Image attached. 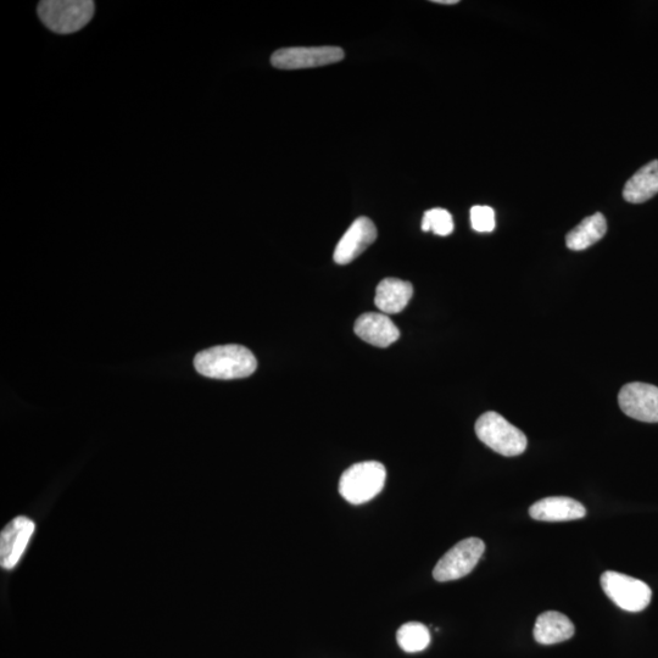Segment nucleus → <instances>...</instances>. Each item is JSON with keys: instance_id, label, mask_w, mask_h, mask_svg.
Listing matches in <instances>:
<instances>
[{"instance_id": "nucleus-10", "label": "nucleus", "mask_w": 658, "mask_h": 658, "mask_svg": "<svg viewBox=\"0 0 658 658\" xmlns=\"http://www.w3.org/2000/svg\"><path fill=\"white\" fill-rule=\"evenodd\" d=\"M377 228L368 217H359L340 239L333 259L338 265H348L358 259L370 245L376 242Z\"/></svg>"}, {"instance_id": "nucleus-13", "label": "nucleus", "mask_w": 658, "mask_h": 658, "mask_svg": "<svg viewBox=\"0 0 658 658\" xmlns=\"http://www.w3.org/2000/svg\"><path fill=\"white\" fill-rule=\"evenodd\" d=\"M576 628L563 613L548 611L538 617L534 626V639L542 645H554L570 640Z\"/></svg>"}, {"instance_id": "nucleus-12", "label": "nucleus", "mask_w": 658, "mask_h": 658, "mask_svg": "<svg viewBox=\"0 0 658 658\" xmlns=\"http://www.w3.org/2000/svg\"><path fill=\"white\" fill-rule=\"evenodd\" d=\"M529 515L537 521L567 522L581 520L587 515V510L577 500L566 496H551L532 505Z\"/></svg>"}, {"instance_id": "nucleus-1", "label": "nucleus", "mask_w": 658, "mask_h": 658, "mask_svg": "<svg viewBox=\"0 0 658 658\" xmlns=\"http://www.w3.org/2000/svg\"><path fill=\"white\" fill-rule=\"evenodd\" d=\"M194 366L204 377L228 381L252 376L258 361L248 348L231 344L200 351L195 356Z\"/></svg>"}, {"instance_id": "nucleus-15", "label": "nucleus", "mask_w": 658, "mask_h": 658, "mask_svg": "<svg viewBox=\"0 0 658 658\" xmlns=\"http://www.w3.org/2000/svg\"><path fill=\"white\" fill-rule=\"evenodd\" d=\"M658 194V160L650 161L626 183L623 198L628 203L641 204L648 202Z\"/></svg>"}, {"instance_id": "nucleus-16", "label": "nucleus", "mask_w": 658, "mask_h": 658, "mask_svg": "<svg viewBox=\"0 0 658 658\" xmlns=\"http://www.w3.org/2000/svg\"><path fill=\"white\" fill-rule=\"evenodd\" d=\"M607 222L605 216L596 213L584 219L577 227L567 234L566 244L574 252L588 249L605 237Z\"/></svg>"}, {"instance_id": "nucleus-9", "label": "nucleus", "mask_w": 658, "mask_h": 658, "mask_svg": "<svg viewBox=\"0 0 658 658\" xmlns=\"http://www.w3.org/2000/svg\"><path fill=\"white\" fill-rule=\"evenodd\" d=\"M35 529V523L22 516L5 526L0 534V565L4 570H11L18 565Z\"/></svg>"}, {"instance_id": "nucleus-7", "label": "nucleus", "mask_w": 658, "mask_h": 658, "mask_svg": "<svg viewBox=\"0 0 658 658\" xmlns=\"http://www.w3.org/2000/svg\"><path fill=\"white\" fill-rule=\"evenodd\" d=\"M344 55L339 47L283 48L273 53L271 64L280 70L314 69L339 63Z\"/></svg>"}, {"instance_id": "nucleus-4", "label": "nucleus", "mask_w": 658, "mask_h": 658, "mask_svg": "<svg viewBox=\"0 0 658 658\" xmlns=\"http://www.w3.org/2000/svg\"><path fill=\"white\" fill-rule=\"evenodd\" d=\"M476 434L488 448L503 456H518L527 449L526 434L493 411L485 412L478 418Z\"/></svg>"}, {"instance_id": "nucleus-20", "label": "nucleus", "mask_w": 658, "mask_h": 658, "mask_svg": "<svg viewBox=\"0 0 658 658\" xmlns=\"http://www.w3.org/2000/svg\"><path fill=\"white\" fill-rule=\"evenodd\" d=\"M433 3L444 4V5H455V4H459V0H434Z\"/></svg>"}, {"instance_id": "nucleus-2", "label": "nucleus", "mask_w": 658, "mask_h": 658, "mask_svg": "<svg viewBox=\"0 0 658 658\" xmlns=\"http://www.w3.org/2000/svg\"><path fill=\"white\" fill-rule=\"evenodd\" d=\"M91 0H44L38 4V16L44 26L59 35H70L83 29L93 19Z\"/></svg>"}, {"instance_id": "nucleus-11", "label": "nucleus", "mask_w": 658, "mask_h": 658, "mask_svg": "<svg viewBox=\"0 0 658 658\" xmlns=\"http://www.w3.org/2000/svg\"><path fill=\"white\" fill-rule=\"evenodd\" d=\"M356 336L377 348H388L400 337L399 328L386 314L367 312L355 322Z\"/></svg>"}, {"instance_id": "nucleus-3", "label": "nucleus", "mask_w": 658, "mask_h": 658, "mask_svg": "<svg viewBox=\"0 0 658 658\" xmlns=\"http://www.w3.org/2000/svg\"><path fill=\"white\" fill-rule=\"evenodd\" d=\"M386 479V467L381 462H360L343 473L339 493L350 504H365L382 492Z\"/></svg>"}, {"instance_id": "nucleus-17", "label": "nucleus", "mask_w": 658, "mask_h": 658, "mask_svg": "<svg viewBox=\"0 0 658 658\" xmlns=\"http://www.w3.org/2000/svg\"><path fill=\"white\" fill-rule=\"evenodd\" d=\"M397 640L401 650L415 654L426 650L431 643V633L425 624L409 622L401 626L397 633Z\"/></svg>"}, {"instance_id": "nucleus-6", "label": "nucleus", "mask_w": 658, "mask_h": 658, "mask_svg": "<svg viewBox=\"0 0 658 658\" xmlns=\"http://www.w3.org/2000/svg\"><path fill=\"white\" fill-rule=\"evenodd\" d=\"M485 551L482 539L468 538L457 543L434 567L433 577L437 582H451L464 578L475 570Z\"/></svg>"}, {"instance_id": "nucleus-19", "label": "nucleus", "mask_w": 658, "mask_h": 658, "mask_svg": "<svg viewBox=\"0 0 658 658\" xmlns=\"http://www.w3.org/2000/svg\"><path fill=\"white\" fill-rule=\"evenodd\" d=\"M471 225L473 230L489 233L495 230V211L490 206L477 205L471 209Z\"/></svg>"}, {"instance_id": "nucleus-5", "label": "nucleus", "mask_w": 658, "mask_h": 658, "mask_svg": "<svg viewBox=\"0 0 658 658\" xmlns=\"http://www.w3.org/2000/svg\"><path fill=\"white\" fill-rule=\"evenodd\" d=\"M601 588L613 604L627 612L644 611L652 599L648 584L623 573L607 571L602 574Z\"/></svg>"}, {"instance_id": "nucleus-14", "label": "nucleus", "mask_w": 658, "mask_h": 658, "mask_svg": "<svg viewBox=\"0 0 658 658\" xmlns=\"http://www.w3.org/2000/svg\"><path fill=\"white\" fill-rule=\"evenodd\" d=\"M414 295L410 282L398 278H386L378 284L375 304L382 314L394 315L403 311Z\"/></svg>"}, {"instance_id": "nucleus-8", "label": "nucleus", "mask_w": 658, "mask_h": 658, "mask_svg": "<svg viewBox=\"0 0 658 658\" xmlns=\"http://www.w3.org/2000/svg\"><path fill=\"white\" fill-rule=\"evenodd\" d=\"M621 410L646 423H658V388L646 383H629L618 395Z\"/></svg>"}, {"instance_id": "nucleus-18", "label": "nucleus", "mask_w": 658, "mask_h": 658, "mask_svg": "<svg viewBox=\"0 0 658 658\" xmlns=\"http://www.w3.org/2000/svg\"><path fill=\"white\" fill-rule=\"evenodd\" d=\"M422 231H432L440 237L450 236L454 232L453 216L445 209L428 210L423 216Z\"/></svg>"}]
</instances>
